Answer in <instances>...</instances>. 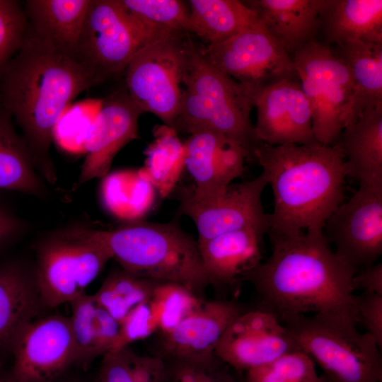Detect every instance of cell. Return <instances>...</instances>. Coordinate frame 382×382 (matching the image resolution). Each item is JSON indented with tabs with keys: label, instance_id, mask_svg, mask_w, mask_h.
Here are the masks:
<instances>
[{
	"label": "cell",
	"instance_id": "cell-11",
	"mask_svg": "<svg viewBox=\"0 0 382 382\" xmlns=\"http://www.w3.org/2000/svg\"><path fill=\"white\" fill-rule=\"evenodd\" d=\"M212 66L248 88L298 76L291 57L258 21L233 37L199 47Z\"/></svg>",
	"mask_w": 382,
	"mask_h": 382
},
{
	"label": "cell",
	"instance_id": "cell-10",
	"mask_svg": "<svg viewBox=\"0 0 382 382\" xmlns=\"http://www.w3.org/2000/svg\"><path fill=\"white\" fill-rule=\"evenodd\" d=\"M163 34L138 21L120 0H91L76 57L100 83L125 71L144 45Z\"/></svg>",
	"mask_w": 382,
	"mask_h": 382
},
{
	"label": "cell",
	"instance_id": "cell-13",
	"mask_svg": "<svg viewBox=\"0 0 382 382\" xmlns=\"http://www.w3.org/2000/svg\"><path fill=\"white\" fill-rule=\"evenodd\" d=\"M14 382H52L75 364V344L69 317L41 316L24 325L11 347Z\"/></svg>",
	"mask_w": 382,
	"mask_h": 382
},
{
	"label": "cell",
	"instance_id": "cell-15",
	"mask_svg": "<svg viewBox=\"0 0 382 382\" xmlns=\"http://www.w3.org/2000/svg\"><path fill=\"white\" fill-rule=\"evenodd\" d=\"M288 329L271 312L244 311L229 324L216 357L236 371L245 372L298 349Z\"/></svg>",
	"mask_w": 382,
	"mask_h": 382
},
{
	"label": "cell",
	"instance_id": "cell-37",
	"mask_svg": "<svg viewBox=\"0 0 382 382\" xmlns=\"http://www.w3.org/2000/svg\"><path fill=\"white\" fill-rule=\"evenodd\" d=\"M159 330L157 312L150 298L134 308L120 323L118 337L112 351L146 339Z\"/></svg>",
	"mask_w": 382,
	"mask_h": 382
},
{
	"label": "cell",
	"instance_id": "cell-25",
	"mask_svg": "<svg viewBox=\"0 0 382 382\" xmlns=\"http://www.w3.org/2000/svg\"><path fill=\"white\" fill-rule=\"evenodd\" d=\"M90 1L27 0L23 5L29 29L35 35L60 51L76 57Z\"/></svg>",
	"mask_w": 382,
	"mask_h": 382
},
{
	"label": "cell",
	"instance_id": "cell-7",
	"mask_svg": "<svg viewBox=\"0 0 382 382\" xmlns=\"http://www.w3.org/2000/svg\"><path fill=\"white\" fill-rule=\"evenodd\" d=\"M298 348L323 371L328 382H381V349L357 325L318 315H301L282 323Z\"/></svg>",
	"mask_w": 382,
	"mask_h": 382
},
{
	"label": "cell",
	"instance_id": "cell-44",
	"mask_svg": "<svg viewBox=\"0 0 382 382\" xmlns=\"http://www.w3.org/2000/svg\"><path fill=\"white\" fill-rule=\"evenodd\" d=\"M52 382H86L79 378L66 376L65 374Z\"/></svg>",
	"mask_w": 382,
	"mask_h": 382
},
{
	"label": "cell",
	"instance_id": "cell-18",
	"mask_svg": "<svg viewBox=\"0 0 382 382\" xmlns=\"http://www.w3.org/2000/svg\"><path fill=\"white\" fill-rule=\"evenodd\" d=\"M184 144L185 168L195 186L185 194L192 202L206 204L221 197L231 183L241 176L248 152L229 139L208 132L191 134Z\"/></svg>",
	"mask_w": 382,
	"mask_h": 382
},
{
	"label": "cell",
	"instance_id": "cell-6",
	"mask_svg": "<svg viewBox=\"0 0 382 382\" xmlns=\"http://www.w3.org/2000/svg\"><path fill=\"white\" fill-rule=\"evenodd\" d=\"M34 271L47 309L85 294L112 259L103 230L69 224L48 231L35 241Z\"/></svg>",
	"mask_w": 382,
	"mask_h": 382
},
{
	"label": "cell",
	"instance_id": "cell-26",
	"mask_svg": "<svg viewBox=\"0 0 382 382\" xmlns=\"http://www.w3.org/2000/svg\"><path fill=\"white\" fill-rule=\"evenodd\" d=\"M75 344V364L86 369L97 357L112 351L120 323L96 300L86 293L69 302Z\"/></svg>",
	"mask_w": 382,
	"mask_h": 382
},
{
	"label": "cell",
	"instance_id": "cell-16",
	"mask_svg": "<svg viewBox=\"0 0 382 382\" xmlns=\"http://www.w3.org/2000/svg\"><path fill=\"white\" fill-rule=\"evenodd\" d=\"M141 114L126 88L101 99L83 143L86 156L76 186L106 175L117 153L139 138L138 120Z\"/></svg>",
	"mask_w": 382,
	"mask_h": 382
},
{
	"label": "cell",
	"instance_id": "cell-17",
	"mask_svg": "<svg viewBox=\"0 0 382 382\" xmlns=\"http://www.w3.org/2000/svg\"><path fill=\"white\" fill-rule=\"evenodd\" d=\"M244 308L234 301H204L192 313L166 332H159L152 355L166 364L209 361L224 331Z\"/></svg>",
	"mask_w": 382,
	"mask_h": 382
},
{
	"label": "cell",
	"instance_id": "cell-42",
	"mask_svg": "<svg viewBox=\"0 0 382 382\" xmlns=\"http://www.w3.org/2000/svg\"><path fill=\"white\" fill-rule=\"evenodd\" d=\"M352 286L362 292L382 295V264L375 263L357 272L352 279Z\"/></svg>",
	"mask_w": 382,
	"mask_h": 382
},
{
	"label": "cell",
	"instance_id": "cell-43",
	"mask_svg": "<svg viewBox=\"0 0 382 382\" xmlns=\"http://www.w3.org/2000/svg\"><path fill=\"white\" fill-rule=\"evenodd\" d=\"M0 382H14L9 371H6L4 368H0Z\"/></svg>",
	"mask_w": 382,
	"mask_h": 382
},
{
	"label": "cell",
	"instance_id": "cell-23",
	"mask_svg": "<svg viewBox=\"0 0 382 382\" xmlns=\"http://www.w3.org/2000/svg\"><path fill=\"white\" fill-rule=\"evenodd\" d=\"M319 23L318 38L330 46L382 42V1L321 0Z\"/></svg>",
	"mask_w": 382,
	"mask_h": 382
},
{
	"label": "cell",
	"instance_id": "cell-34",
	"mask_svg": "<svg viewBox=\"0 0 382 382\" xmlns=\"http://www.w3.org/2000/svg\"><path fill=\"white\" fill-rule=\"evenodd\" d=\"M150 301L159 320V332H166L196 310L204 301L186 287L172 282H160Z\"/></svg>",
	"mask_w": 382,
	"mask_h": 382
},
{
	"label": "cell",
	"instance_id": "cell-36",
	"mask_svg": "<svg viewBox=\"0 0 382 382\" xmlns=\"http://www.w3.org/2000/svg\"><path fill=\"white\" fill-rule=\"evenodd\" d=\"M166 382H243L217 357L209 361L168 363Z\"/></svg>",
	"mask_w": 382,
	"mask_h": 382
},
{
	"label": "cell",
	"instance_id": "cell-38",
	"mask_svg": "<svg viewBox=\"0 0 382 382\" xmlns=\"http://www.w3.org/2000/svg\"><path fill=\"white\" fill-rule=\"evenodd\" d=\"M357 323L371 335L378 347H382V295L361 292L354 295Z\"/></svg>",
	"mask_w": 382,
	"mask_h": 382
},
{
	"label": "cell",
	"instance_id": "cell-22",
	"mask_svg": "<svg viewBox=\"0 0 382 382\" xmlns=\"http://www.w3.org/2000/svg\"><path fill=\"white\" fill-rule=\"evenodd\" d=\"M243 2L267 33L292 57L318 40L321 0H247Z\"/></svg>",
	"mask_w": 382,
	"mask_h": 382
},
{
	"label": "cell",
	"instance_id": "cell-27",
	"mask_svg": "<svg viewBox=\"0 0 382 382\" xmlns=\"http://www.w3.org/2000/svg\"><path fill=\"white\" fill-rule=\"evenodd\" d=\"M330 47L347 66L354 85L347 125L365 110L382 105V42L352 41Z\"/></svg>",
	"mask_w": 382,
	"mask_h": 382
},
{
	"label": "cell",
	"instance_id": "cell-12",
	"mask_svg": "<svg viewBox=\"0 0 382 382\" xmlns=\"http://www.w3.org/2000/svg\"><path fill=\"white\" fill-rule=\"evenodd\" d=\"M323 233L356 272L375 264L382 254V185L359 183L328 217Z\"/></svg>",
	"mask_w": 382,
	"mask_h": 382
},
{
	"label": "cell",
	"instance_id": "cell-14",
	"mask_svg": "<svg viewBox=\"0 0 382 382\" xmlns=\"http://www.w3.org/2000/svg\"><path fill=\"white\" fill-rule=\"evenodd\" d=\"M246 89L257 110L254 129L260 142L276 146L317 141L313 132L310 104L299 76L262 88Z\"/></svg>",
	"mask_w": 382,
	"mask_h": 382
},
{
	"label": "cell",
	"instance_id": "cell-20",
	"mask_svg": "<svg viewBox=\"0 0 382 382\" xmlns=\"http://www.w3.org/2000/svg\"><path fill=\"white\" fill-rule=\"evenodd\" d=\"M47 309L37 284L33 262L11 257L0 262V368L11 358L18 332Z\"/></svg>",
	"mask_w": 382,
	"mask_h": 382
},
{
	"label": "cell",
	"instance_id": "cell-5",
	"mask_svg": "<svg viewBox=\"0 0 382 382\" xmlns=\"http://www.w3.org/2000/svg\"><path fill=\"white\" fill-rule=\"evenodd\" d=\"M103 235L112 259L128 272L180 284L199 297L210 285L197 241L174 223L134 221Z\"/></svg>",
	"mask_w": 382,
	"mask_h": 382
},
{
	"label": "cell",
	"instance_id": "cell-29",
	"mask_svg": "<svg viewBox=\"0 0 382 382\" xmlns=\"http://www.w3.org/2000/svg\"><path fill=\"white\" fill-rule=\"evenodd\" d=\"M187 33L207 45L224 41L258 23L255 12L243 1L189 0Z\"/></svg>",
	"mask_w": 382,
	"mask_h": 382
},
{
	"label": "cell",
	"instance_id": "cell-3",
	"mask_svg": "<svg viewBox=\"0 0 382 382\" xmlns=\"http://www.w3.org/2000/svg\"><path fill=\"white\" fill-rule=\"evenodd\" d=\"M254 160L274 197L267 234L323 231L345 201V158L339 144L270 145L261 142Z\"/></svg>",
	"mask_w": 382,
	"mask_h": 382
},
{
	"label": "cell",
	"instance_id": "cell-24",
	"mask_svg": "<svg viewBox=\"0 0 382 382\" xmlns=\"http://www.w3.org/2000/svg\"><path fill=\"white\" fill-rule=\"evenodd\" d=\"M336 143L345 158L347 176L359 183L382 185V105L347 125Z\"/></svg>",
	"mask_w": 382,
	"mask_h": 382
},
{
	"label": "cell",
	"instance_id": "cell-33",
	"mask_svg": "<svg viewBox=\"0 0 382 382\" xmlns=\"http://www.w3.org/2000/svg\"><path fill=\"white\" fill-rule=\"evenodd\" d=\"M243 373V382H328L317 373L313 359L299 349Z\"/></svg>",
	"mask_w": 382,
	"mask_h": 382
},
{
	"label": "cell",
	"instance_id": "cell-4",
	"mask_svg": "<svg viewBox=\"0 0 382 382\" xmlns=\"http://www.w3.org/2000/svg\"><path fill=\"white\" fill-rule=\"evenodd\" d=\"M253 105L246 88L209 64L191 42L178 115L172 128L190 135L208 132L237 143L254 160L261 143L250 120Z\"/></svg>",
	"mask_w": 382,
	"mask_h": 382
},
{
	"label": "cell",
	"instance_id": "cell-1",
	"mask_svg": "<svg viewBox=\"0 0 382 382\" xmlns=\"http://www.w3.org/2000/svg\"><path fill=\"white\" fill-rule=\"evenodd\" d=\"M269 236L270 256L245 278L262 309L281 323L312 313L358 324L352 286L356 272L337 257L323 231Z\"/></svg>",
	"mask_w": 382,
	"mask_h": 382
},
{
	"label": "cell",
	"instance_id": "cell-30",
	"mask_svg": "<svg viewBox=\"0 0 382 382\" xmlns=\"http://www.w3.org/2000/svg\"><path fill=\"white\" fill-rule=\"evenodd\" d=\"M160 282L122 268L112 270L93 294L97 302L119 323L137 306L147 301Z\"/></svg>",
	"mask_w": 382,
	"mask_h": 382
},
{
	"label": "cell",
	"instance_id": "cell-31",
	"mask_svg": "<svg viewBox=\"0 0 382 382\" xmlns=\"http://www.w3.org/2000/svg\"><path fill=\"white\" fill-rule=\"evenodd\" d=\"M176 133L166 125L158 127L154 141L145 152L146 169L151 181L163 196L172 190L185 168L184 144Z\"/></svg>",
	"mask_w": 382,
	"mask_h": 382
},
{
	"label": "cell",
	"instance_id": "cell-32",
	"mask_svg": "<svg viewBox=\"0 0 382 382\" xmlns=\"http://www.w3.org/2000/svg\"><path fill=\"white\" fill-rule=\"evenodd\" d=\"M120 1L129 13L156 33H188L190 11L187 1L181 0H120Z\"/></svg>",
	"mask_w": 382,
	"mask_h": 382
},
{
	"label": "cell",
	"instance_id": "cell-41",
	"mask_svg": "<svg viewBox=\"0 0 382 382\" xmlns=\"http://www.w3.org/2000/svg\"><path fill=\"white\" fill-rule=\"evenodd\" d=\"M93 382H135L127 367L122 349L110 351L102 356Z\"/></svg>",
	"mask_w": 382,
	"mask_h": 382
},
{
	"label": "cell",
	"instance_id": "cell-39",
	"mask_svg": "<svg viewBox=\"0 0 382 382\" xmlns=\"http://www.w3.org/2000/svg\"><path fill=\"white\" fill-rule=\"evenodd\" d=\"M129 372L135 382H166V363L154 355H139L122 348Z\"/></svg>",
	"mask_w": 382,
	"mask_h": 382
},
{
	"label": "cell",
	"instance_id": "cell-19",
	"mask_svg": "<svg viewBox=\"0 0 382 382\" xmlns=\"http://www.w3.org/2000/svg\"><path fill=\"white\" fill-rule=\"evenodd\" d=\"M267 181L262 173L256 178L229 186L219 199L206 204H197L185 195L180 205L181 213L195 224L198 239L245 228L268 231V214L262 204V194Z\"/></svg>",
	"mask_w": 382,
	"mask_h": 382
},
{
	"label": "cell",
	"instance_id": "cell-28",
	"mask_svg": "<svg viewBox=\"0 0 382 382\" xmlns=\"http://www.w3.org/2000/svg\"><path fill=\"white\" fill-rule=\"evenodd\" d=\"M0 190L45 198L46 182L36 170L27 145L11 115L0 105Z\"/></svg>",
	"mask_w": 382,
	"mask_h": 382
},
{
	"label": "cell",
	"instance_id": "cell-8",
	"mask_svg": "<svg viewBox=\"0 0 382 382\" xmlns=\"http://www.w3.org/2000/svg\"><path fill=\"white\" fill-rule=\"evenodd\" d=\"M187 33H167L149 42L125 69L126 91L144 112L172 128L178 115L191 40Z\"/></svg>",
	"mask_w": 382,
	"mask_h": 382
},
{
	"label": "cell",
	"instance_id": "cell-2",
	"mask_svg": "<svg viewBox=\"0 0 382 382\" xmlns=\"http://www.w3.org/2000/svg\"><path fill=\"white\" fill-rule=\"evenodd\" d=\"M98 84L77 58L35 35L0 75V105L20 128L34 166L47 184L57 181L50 147L59 118L83 91Z\"/></svg>",
	"mask_w": 382,
	"mask_h": 382
},
{
	"label": "cell",
	"instance_id": "cell-21",
	"mask_svg": "<svg viewBox=\"0 0 382 382\" xmlns=\"http://www.w3.org/2000/svg\"><path fill=\"white\" fill-rule=\"evenodd\" d=\"M267 231L245 228L197 240L199 252L210 284L231 286L245 280L262 262Z\"/></svg>",
	"mask_w": 382,
	"mask_h": 382
},
{
	"label": "cell",
	"instance_id": "cell-40",
	"mask_svg": "<svg viewBox=\"0 0 382 382\" xmlns=\"http://www.w3.org/2000/svg\"><path fill=\"white\" fill-rule=\"evenodd\" d=\"M28 230L26 221L0 201V253L21 240Z\"/></svg>",
	"mask_w": 382,
	"mask_h": 382
},
{
	"label": "cell",
	"instance_id": "cell-9",
	"mask_svg": "<svg viewBox=\"0 0 382 382\" xmlns=\"http://www.w3.org/2000/svg\"><path fill=\"white\" fill-rule=\"evenodd\" d=\"M291 58L310 104L316 141L335 144L347 122L354 96L347 66L319 40L308 42Z\"/></svg>",
	"mask_w": 382,
	"mask_h": 382
},
{
	"label": "cell",
	"instance_id": "cell-35",
	"mask_svg": "<svg viewBox=\"0 0 382 382\" xmlns=\"http://www.w3.org/2000/svg\"><path fill=\"white\" fill-rule=\"evenodd\" d=\"M28 30L23 5L0 0V75L21 47Z\"/></svg>",
	"mask_w": 382,
	"mask_h": 382
}]
</instances>
